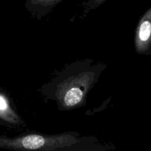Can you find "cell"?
<instances>
[{"label":"cell","mask_w":151,"mask_h":151,"mask_svg":"<svg viewBox=\"0 0 151 151\" xmlns=\"http://www.w3.org/2000/svg\"><path fill=\"white\" fill-rule=\"evenodd\" d=\"M106 0H87L86 3V7L88 10H91L101 5Z\"/></svg>","instance_id":"cell-6"},{"label":"cell","mask_w":151,"mask_h":151,"mask_svg":"<svg viewBox=\"0 0 151 151\" xmlns=\"http://www.w3.org/2000/svg\"><path fill=\"white\" fill-rule=\"evenodd\" d=\"M78 142L76 137L71 134L54 136L28 134L16 138L0 137V147L10 150H53Z\"/></svg>","instance_id":"cell-1"},{"label":"cell","mask_w":151,"mask_h":151,"mask_svg":"<svg viewBox=\"0 0 151 151\" xmlns=\"http://www.w3.org/2000/svg\"><path fill=\"white\" fill-rule=\"evenodd\" d=\"M151 35V23L149 20H144L141 22L137 31V41L139 44L147 42Z\"/></svg>","instance_id":"cell-4"},{"label":"cell","mask_w":151,"mask_h":151,"mask_svg":"<svg viewBox=\"0 0 151 151\" xmlns=\"http://www.w3.org/2000/svg\"><path fill=\"white\" fill-rule=\"evenodd\" d=\"M94 82V74L84 72L71 77L58 86L57 97L59 103L66 109L81 106L85 101L87 93Z\"/></svg>","instance_id":"cell-2"},{"label":"cell","mask_w":151,"mask_h":151,"mask_svg":"<svg viewBox=\"0 0 151 151\" xmlns=\"http://www.w3.org/2000/svg\"><path fill=\"white\" fill-rule=\"evenodd\" d=\"M62 0H28L27 4L29 7L45 10L55 7Z\"/></svg>","instance_id":"cell-5"},{"label":"cell","mask_w":151,"mask_h":151,"mask_svg":"<svg viewBox=\"0 0 151 151\" xmlns=\"http://www.w3.org/2000/svg\"><path fill=\"white\" fill-rule=\"evenodd\" d=\"M0 119L13 125L21 122L19 115L12 109L8 99L1 94H0Z\"/></svg>","instance_id":"cell-3"}]
</instances>
